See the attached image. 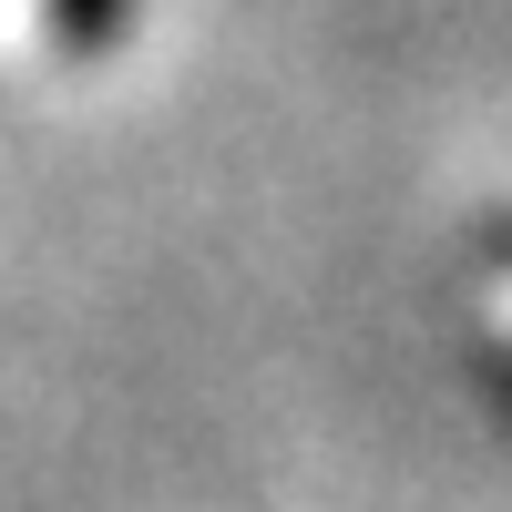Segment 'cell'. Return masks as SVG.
Instances as JSON below:
<instances>
[{"mask_svg":"<svg viewBox=\"0 0 512 512\" xmlns=\"http://www.w3.org/2000/svg\"><path fill=\"white\" fill-rule=\"evenodd\" d=\"M52 21H62V41H113L123 0H52Z\"/></svg>","mask_w":512,"mask_h":512,"instance_id":"6da1fadb","label":"cell"}]
</instances>
